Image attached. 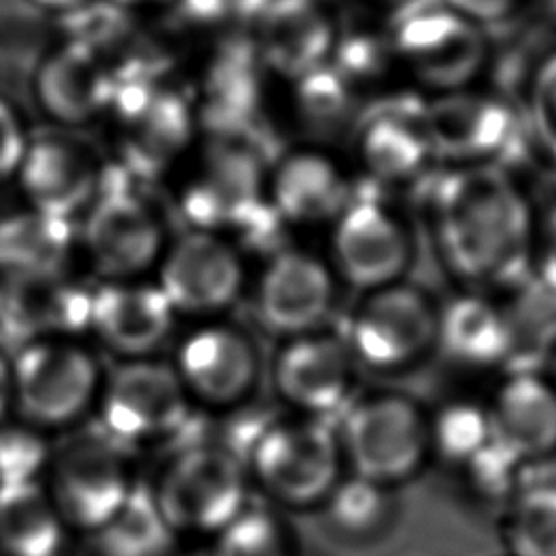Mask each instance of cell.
I'll use <instances>...</instances> for the list:
<instances>
[{
	"label": "cell",
	"mask_w": 556,
	"mask_h": 556,
	"mask_svg": "<svg viewBox=\"0 0 556 556\" xmlns=\"http://www.w3.org/2000/svg\"><path fill=\"white\" fill-rule=\"evenodd\" d=\"M334 276L317 256L282 248L271 252L254 285L258 324L282 339L319 330L334 304Z\"/></svg>",
	"instance_id": "4fadbf2b"
},
{
	"label": "cell",
	"mask_w": 556,
	"mask_h": 556,
	"mask_svg": "<svg viewBox=\"0 0 556 556\" xmlns=\"http://www.w3.org/2000/svg\"><path fill=\"white\" fill-rule=\"evenodd\" d=\"M156 287L176 317L187 315L206 321L241 298L245 265L230 239L193 228L165 245L156 265Z\"/></svg>",
	"instance_id": "9c48e42d"
},
{
	"label": "cell",
	"mask_w": 556,
	"mask_h": 556,
	"mask_svg": "<svg viewBox=\"0 0 556 556\" xmlns=\"http://www.w3.org/2000/svg\"><path fill=\"white\" fill-rule=\"evenodd\" d=\"M41 106L63 124H83L111 106L115 80L98 50L72 41L46 56L37 72Z\"/></svg>",
	"instance_id": "ffe728a7"
},
{
	"label": "cell",
	"mask_w": 556,
	"mask_h": 556,
	"mask_svg": "<svg viewBox=\"0 0 556 556\" xmlns=\"http://www.w3.org/2000/svg\"><path fill=\"white\" fill-rule=\"evenodd\" d=\"M328 526L345 539L376 536L393 515L391 486L363 476H343L321 502Z\"/></svg>",
	"instance_id": "4dcf8cb0"
},
{
	"label": "cell",
	"mask_w": 556,
	"mask_h": 556,
	"mask_svg": "<svg viewBox=\"0 0 556 556\" xmlns=\"http://www.w3.org/2000/svg\"><path fill=\"white\" fill-rule=\"evenodd\" d=\"M172 367L193 404L235 410L256 387L258 352L243 330L206 319L180 339Z\"/></svg>",
	"instance_id": "30bf717a"
},
{
	"label": "cell",
	"mask_w": 556,
	"mask_h": 556,
	"mask_svg": "<svg viewBox=\"0 0 556 556\" xmlns=\"http://www.w3.org/2000/svg\"><path fill=\"white\" fill-rule=\"evenodd\" d=\"M486 413L491 441L523 465L556 454V384L539 369L508 374Z\"/></svg>",
	"instance_id": "e0dca14e"
},
{
	"label": "cell",
	"mask_w": 556,
	"mask_h": 556,
	"mask_svg": "<svg viewBox=\"0 0 556 556\" xmlns=\"http://www.w3.org/2000/svg\"><path fill=\"white\" fill-rule=\"evenodd\" d=\"M185 556H211L208 552H193V554H185Z\"/></svg>",
	"instance_id": "f6af8a7d"
},
{
	"label": "cell",
	"mask_w": 556,
	"mask_h": 556,
	"mask_svg": "<svg viewBox=\"0 0 556 556\" xmlns=\"http://www.w3.org/2000/svg\"><path fill=\"white\" fill-rule=\"evenodd\" d=\"M261 178L250 156L237 150L211 152L185 195V213L195 230H252L261 211Z\"/></svg>",
	"instance_id": "d6986e66"
},
{
	"label": "cell",
	"mask_w": 556,
	"mask_h": 556,
	"mask_svg": "<svg viewBox=\"0 0 556 556\" xmlns=\"http://www.w3.org/2000/svg\"><path fill=\"white\" fill-rule=\"evenodd\" d=\"M91 289L63 271L9 276L0 289V332L13 350L37 339H78L89 328Z\"/></svg>",
	"instance_id": "9a60e30c"
},
{
	"label": "cell",
	"mask_w": 556,
	"mask_h": 556,
	"mask_svg": "<svg viewBox=\"0 0 556 556\" xmlns=\"http://www.w3.org/2000/svg\"><path fill=\"white\" fill-rule=\"evenodd\" d=\"M356 367L343 334L319 328L285 339L271 363V382L295 415L324 419L350 402Z\"/></svg>",
	"instance_id": "8fae6325"
},
{
	"label": "cell",
	"mask_w": 556,
	"mask_h": 556,
	"mask_svg": "<svg viewBox=\"0 0 556 556\" xmlns=\"http://www.w3.org/2000/svg\"><path fill=\"white\" fill-rule=\"evenodd\" d=\"M258 43L280 74L306 76L319 67L330 46L326 17L306 0H278L261 17Z\"/></svg>",
	"instance_id": "cb8c5ba5"
},
{
	"label": "cell",
	"mask_w": 556,
	"mask_h": 556,
	"mask_svg": "<svg viewBox=\"0 0 556 556\" xmlns=\"http://www.w3.org/2000/svg\"><path fill=\"white\" fill-rule=\"evenodd\" d=\"M337 437L350 471L384 486L413 478L430 456L428 415L413 397L395 391L356 400Z\"/></svg>",
	"instance_id": "8992f818"
},
{
	"label": "cell",
	"mask_w": 556,
	"mask_h": 556,
	"mask_svg": "<svg viewBox=\"0 0 556 556\" xmlns=\"http://www.w3.org/2000/svg\"><path fill=\"white\" fill-rule=\"evenodd\" d=\"M102 367L80 339H37L13 350L11 384L17 419L41 430H63L96 408Z\"/></svg>",
	"instance_id": "5b68a950"
},
{
	"label": "cell",
	"mask_w": 556,
	"mask_h": 556,
	"mask_svg": "<svg viewBox=\"0 0 556 556\" xmlns=\"http://www.w3.org/2000/svg\"><path fill=\"white\" fill-rule=\"evenodd\" d=\"M517 343L508 313L482 291H467L437 311V341L452 361L489 369L506 363Z\"/></svg>",
	"instance_id": "7402d4cb"
},
{
	"label": "cell",
	"mask_w": 556,
	"mask_h": 556,
	"mask_svg": "<svg viewBox=\"0 0 556 556\" xmlns=\"http://www.w3.org/2000/svg\"><path fill=\"white\" fill-rule=\"evenodd\" d=\"M67 532L41 480L0 486V556H61Z\"/></svg>",
	"instance_id": "d4e9b609"
},
{
	"label": "cell",
	"mask_w": 556,
	"mask_h": 556,
	"mask_svg": "<svg viewBox=\"0 0 556 556\" xmlns=\"http://www.w3.org/2000/svg\"><path fill=\"white\" fill-rule=\"evenodd\" d=\"M510 556H556V480H523L506 504Z\"/></svg>",
	"instance_id": "f546056e"
},
{
	"label": "cell",
	"mask_w": 556,
	"mask_h": 556,
	"mask_svg": "<svg viewBox=\"0 0 556 556\" xmlns=\"http://www.w3.org/2000/svg\"><path fill=\"white\" fill-rule=\"evenodd\" d=\"M193 402L172 363L159 358L119 361L102 378L96 402L100 432L126 454L167 445L189 434Z\"/></svg>",
	"instance_id": "3957f363"
},
{
	"label": "cell",
	"mask_w": 556,
	"mask_h": 556,
	"mask_svg": "<svg viewBox=\"0 0 556 556\" xmlns=\"http://www.w3.org/2000/svg\"><path fill=\"white\" fill-rule=\"evenodd\" d=\"M245 463L213 441H191L169 454L150 491L180 539L215 536L248 500Z\"/></svg>",
	"instance_id": "277c9868"
},
{
	"label": "cell",
	"mask_w": 556,
	"mask_h": 556,
	"mask_svg": "<svg viewBox=\"0 0 556 556\" xmlns=\"http://www.w3.org/2000/svg\"><path fill=\"white\" fill-rule=\"evenodd\" d=\"M452 2L460 11L476 17H486V20L504 15L515 4V0H452Z\"/></svg>",
	"instance_id": "ab89813d"
},
{
	"label": "cell",
	"mask_w": 556,
	"mask_h": 556,
	"mask_svg": "<svg viewBox=\"0 0 556 556\" xmlns=\"http://www.w3.org/2000/svg\"><path fill=\"white\" fill-rule=\"evenodd\" d=\"M20 182L30 211L70 222L98 195V167L91 152L63 135L28 139Z\"/></svg>",
	"instance_id": "2e32d148"
},
{
	"label": "cell",
	"mask_w": 556,
	"mask_h": 556,
	"mask_svg": "<svg viewBox=\"0 0 556 556\" xmlns=\"http://www.w3.org/2000/svg\"><path fill=\"white\" fill-rule=\"evenodd\" d=\"M111 106L128 156L141 165H159L172 159L187 141V106L163 87L130 83L115 89Z\"/></svg>",
	"instance_id": "44dd1931"
},
{
	"label": "cell",
	"mask_w": 556,
	"mask_h": 556,
	"mask_svg": "<svg viewBox=\"0 0 556 556\" xmlns=\"http://www.w3.org/2000/svg\"><path fill=\"white\" fill-rule=\"evenodd\" d=\"M50 456L46 432L20 419L0 421V486L43 480Z\"/></svg>",
	"instance_id": "836d02e7"
},
{
	"label": "cell",
	"mask_w": 556,
	"mask_h": 556,
	"mask_svg": "<svg viewBox=\"0 0 556 556\" xmlns=\"http://www.w3.org/2000/svg\"><path fill=\"white\" fill-rule=\"evenodd\" d=\"M534 369L556 384V315H552L536 332Z\"/></svg>",
	"instance_id": "f35d334b"
},
{
	"label": "cell",
	"mask_w": 556,
	"mask_h": 556,
	"mask_svg": "<svg viewBox=\"0 0 556 556\" xmlns=\"http://www.w3.org/2000/svg\"><path fill=\"white\" fill-rule=\"evenodd\" d=\"M428 432L430 454L463 467L491 443L486 404L473 400L445 402L428 417Z\"/></svg>",
	"instance_id": "d6a6232c"
},
{
	"label": "cell",
	"mask_w": 556,
	"mask_h": 556,
	"mask_svg": "<svg viewBox=\"0 0 556 556\" xmlns=\"http://www.w3.org/2000/svg\"><path fill=\"white\" fill-rule=\"evenodd\" d=\"M274 211L289 222H319L343 204V182L337 169L317 154H293L271 178Z\"/></svg>",
	"instance_id": "83f0119b"
},
{
	"label": "cell",
	"mask_w": 556,
	"mask_h": 556,
	"mask_svg": "<svg viewBox=\"0 0 556 556\" xmlns=\"http://www.w3.org/2000/svg\"><path fill=\"white\" fill-rule=\"evenodd\" d=\"M539 278L556 295V230L552 232V237L539 258Z\"/></svg>",
	"instance_id": "b9f144b4"
},
{
	"label": "cell",
	"mask_w": 556,
	"mask_h": 556,
	"mask_svg": "<svg viewBox=\"0 0 556 556\" xmlns=\"http://www.w3.org/2000/svg\"><path fill=\"white\" fill-rule=\"evenodd\" d=\"M91 556H176V532L161 515L150 484H135L117 513L87 534Z\"/></svg>",
	"instance_id": "4316f807"
},
{
	"label": "cell",
	"mask_w": 556,
	"mask_h": 556,
	"mask_svg": "<svg viewBox=\"0 0 556 556\" xmlns=\"http://www.w3.org/2000/svg\"><path fill=\"white\" fill-rule=\"evenodd\" d=\"M176 313L156 282L102 280L91 289L89 328L119 361L152 358L174 330Z\"/></svg>",
	"instance_id": "5bb4252c"
},
{
	"label": "cell",
	"mask_w": 556,
	"mask_h": 556,
	"mask_svg": "<svg viewBox=\"0 0 556 556\" xmlns=\"http://www.w3.org/2000/svg\"><path fill=\"white\" fill-rule=\"evenodd\" d=\"M26 146L28 137L24 135L17 115L0 100V180L17 174Z\"/></svg>",
	"instance_id": "74e56055"
},
{
	"label": "cell",
	"mask_w": 556,
	"mask_h": 556,
	"mask_svg": "<svg viewBox=\"0 0 556 556\" xmlns=\"http://www.w3.org/2000/svg\"><path fill=\"white\" fill-rule=\"evenodd\" d=\"M332 250L341 278L363 293L400 282L410 261L406 232L371 202L354 204L339 217Z\"/></svg>",
	"instance_id": "ac0fdd59"
},
{
	"label": "cell",
	"mask_w": 556,
	"mask_h": 556,
	"mask_svg": "<svg viewBox=\"0 0 556 556\" xmlns=\"http://www.w3.org/2000/svg\"><path fill=\"white\" fill-rule=\"evenodd\" d=\"M469 486L482 497L493 502H504L515 495V491L526 480L521 476L523 463L497 447L493 441L478 452L469 463L463 465Z\"/></svg>",
	"instance_id": "d590c367"
},
{
	"label": "cell",
	"mask_w": 556,
	"mask_h": 556,
	"mask_svg": "<svg viewBox=\"0 0 556 556\" xmlns=\"http://www.w3.org/2000/svg\"><path fill=\"white\" fill-rule=\"evenodd\" d=\"M428 135L434 148L447 156H480L497 150L508 130V113L489 100L450 96L428 111Z\"/></svg>",
	"instance_id": "484cf974"
},
{
	"label": "cell",
	"mask_w": 556,
	"mask_h": 556,
	"mask_svg": "<svg viewBox=\"0 0 556 556\" xmlns=\"http://www.w3.org/2000/svg\"><path fill=\"white\" fill-rule=\"evenodd\" d=\"M115 2H119V4H163V2H167V0H115Z\"/></svg>",
	"instance_id": "ee69618b"
},
{
	"label": "cell",
	"mask_w": 556,
	"mask_h": 556,
	"mask_svg": "<svg viewBox=\"0 0 556 556\" xmlns=\"http://www.w3.org/2000/svg\"><path fill=\"white\" fill-rule=\"evenodd\" d=\"M400 48L415 70L434 85L467 80L482 61V39L476 28L445 11L417 13L402 24Z\"/></svg>",
	"instance_id": "603a6c76"
},
{
	"label": "cell",
	"mask_w": 556,
	"mask_h": 556,
	"mask_svg": "<svg viewBox=\"0 0 556 556\" xmlns=\"http://www.w3.org/2000/svg\"><path fill=\"white\" fill-rule=\"evenodd\" d=\"M243 463L250 480L274 504L289 508L321 504L345 465L337 430L306 415L265 421Z\"/></svg>",
	"instance_id": "7a4b0ae2"
},
{
	"label": "cell",
	"mask_w": 556,
	"mask_h": 556,
	"mask_svg": "<svg viewBox=\"0 0 556 556\" xmlns=\"http://www.w3.org/2000/svg\"><path fill=\"white\" fill-rule=\"evenodd\" d=\"M437 311L439 306L424 289L400 280L363 293L343 339L358 365L400 371L434 345Z\"/></svg>",
	"instance_id": "ba28073f"
},
{
	"label": "cell",
	"mask_w": 556,
	"mask_h": 556,
	"mask_svg": "<svg viewBox=\"0 0 556 556\" xmlns=\"http://www.w3.org/2000/svg\"><path fill=\"white\" fill-rule=\"evenodd\" d=\"M13 413V384H11V356L0 350V421Z\"/></svg>",
	"instance_id": "60d3db41"
},
{
	"label": "cell",
	"mask_w": 556,
	"mask_h": 556,
	"mask_svg": "<svg viewBox=\"0 0 556 556\" xmlns=\"http://www.w3.org/2000/svg\"><path fill=\"white\" fill-rule=\"evenodd\" d=\"M33 4H39L43 9H67V7H74L78 4L80 0H30Z\"/></svg>",
	"instance_id": "7bdbcfd3"
},
{
	"label": "cell",
	"mask_w": 556,
	"mask_h": 556,
	"mask_svg": "<svg viewBox=\"0 0 556 556\" xmlns=\"http://www.w3.org/2000/svg\"><path fill=\"white\" fill-rule=\"evenodd\" d=\"M72 248L70 222L37 211L0 224V267L9 276L61 271Z\"/></svg>",
	"instance_id": "f1b7e54d"
},
{
	"label": "cell",
	"mask_w": 556,
	"mask_h": 556,
	"mask_svg": "<svg viewBox=\"0 0 556 556\" xmlns=\"http://www.w3.org/2000/svg\"><path fill=\"white\" fill-rule=\"evenodd\" d=\"M211 556H300L287 519L271 506L248 502L215 536Z\"/></svg>",
	"instance_id": "1f68e13d"
},
{
	"label": "cell",
	"mask_w": 556,
	"mask_h": 556,
	"mask_svg": "<svg viewBox=\"0 0 556 556\" xmlns=\"http://www.w3.org/2000/svg\"><path fill=\"white\" fill-rule=\"evenodd\" d=\"M41 482L65 528L85 536L106 523L137 484L128 454L102 432L54 447Z\"/></svg>",
	"instance_id": "52a82bcc"
},
{
	"label": "cell",
	"mask_w": 556,
	"mask_h": 556,
	"mask_svg": "<svg viewBox=\"0 0 556 556\" xmlns=\"http://www.w3.org/2000/svg\"><path fill=\"white\" fill-rule=\"evenodd\" d=\"M80 245L102 280H135L159 265L165 250L156 215L128 191H104L87 206Z\"/></svg>",
	"instance_id": "7c38bea8"
},
{
	"label": "cell",
	"mask_w": 556,
	"mask_h": 556,
	"mask_svg": "<svg viewBox=\"0 0 556 556\" xmlns=\"http://www.w3.org/2000/svg\"><path fill=\"white\" fill-rule=\"evenodd\" d=\"M365 156L369 167L380 176H406L421 163L424 143L408 126L380 119L365 135Z\"/></svg>",
	"instance_id": "e575fe53"
},
{
	"label": "cell",
	"mask_w": 556,
	"mask_h": 556,
	"mask_svg": "<svg viewBox=\"0 0 556 556\" xmlns=\"http://www.w3.org/2000/svg\"><path fill=\"white\" fill-rule=\"evenodd\" d=\"M439 243L447 267L473 291L517 285L530 265L523 200L495 169L450 178L439 193Z\"/></svg>",
	"instance_id": "6da1fadb"
},
{
	"label": "cell",
	"mask_w": 556,
	"mask_h": 556,
	"mask_svg": "<svg viewBox=\"0 0 556 556\" xmlns=\"http://www.w3.org/2000/svg\"><path fill=\"white\" fill-rule=\"evenodd\" d=\"M532 109L536 130L547 150L556 156V56L549 59L539 72V78L534 83Z\"/></svg>",
	"instance_id": "8d00e7d4"
}]
</instances>
